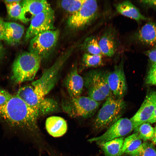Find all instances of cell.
Wrapping results in <instances>:
<instances>
[{
  "mask_svg": "<svg viewBox=\"0 0 156 156\" xmlns=\"http://www.w3.org/2000/svg\"><path fill=\"white\" fill-rule=\"evenodd\" d=\"M156 108V91H149L141 107L134 115L130 119L133 125L134 130L137 131L142 124L148 122Z\"/></svg>",
  "mask_w": 156,
  "mask_h": 156,
  "instance_id": "11",
  "label": "cell"
},
{
  "mask_svg": "<svg viewBox=\"0 0 156 156\" xmlns=\"http://www.w3.org/2000/svg\"><path fill=\"white\" fill-rule=\"evenodd\" d=\"M98 10L96 1L85 0L80 9L69 17L67 22L68 26L76 29L89 25L96 18Z\"/></svg>",
  "mask_w": 156,
  "mask_h": 156,
  "instance_id": "8",
  "label": "cell"
},
{
  "mask_svg": "<svg viewBox=\"0 0 156 156\" xmlns=\"http://www.w3.org/2000/svg\"><path fill=\"white\" fill-rule=\"evenodd\" d=\"M101 103L88 96L70 97L63 102L64 110L72 116L88 118L92 116L99 108Z\"/></svg>",
  "mask_w": 156,
  "mask_h": 156,
  "instance_id": "6",
  "label": "cell"
},
{
  "mask_svg": "<svg viewBox=\"0 0 156 156\" xmlns=\"http://www.w3.org/2000/svg\"><path fill=\"white\" fill-rule=\"evenodd\" d=\"M139 42L150 45L156 44V23L149 22L144 25L135 35Z\"/></svg>",
  "mask_w": 156,
  "mask_h": 156,
  "instance_id": "15",
  "label": "cell"
},
{
  "mask_svg": "<svg viewBox=\"0 0 156 156\" xmlns=\"http://www.w3.org/2000/svg\"><path fill=\"white\" fill-rule=\"evenodd\" d=\"M22 0H4L3 1L5 4H10L16 2L21 3Z\"/></svg>",
  "mask_w": 156,
  "mask_h": 156,
  "instance_id": "39",
  "label": "cell"
},
{
  "mask_svg": "<svg viewBox=\"0 0 156 156\" xmlns=\"http://www.w3.org/2000/svg\"><path fill=\"white\" fill-rule=\"evenodd\" d=\"M101 55H92L85 53L82 58V62L84 67H95L103 65Z\"/></svg>",
  "mask_w": 156,
  "mask_h": 156,
  "instance_id": "26",
  "label": "cell"
},
{
  "mask_svg": "<svg viewBox=\"0 0 156 156\" xmlns=\"http://www.w3.org/2000/svg\"><path fill=\"white\" fill-rule=\"evenodd\" d=\"M108 73L100 70H93L85 74L84 86L88 96L100 102L109 97L111 92L107 79Z\"/></svg>",
  "mask_w": 156,
  "mask_h": 156,
  "instance_id": "5",
  "label": "cell"
},
{
  "mask_svg": "<svg viewBox=\"0 0 156 156\" xmlns=\"http://www.w3.org/2000/svg\"><path fill=\"white\" fill-rule=\"evenodd\" d=\"M140 2L147 6L156 8V0H141Z\"/></svg>",
  "mask_w": 156,
  "mask_h": 156,
  "instance_id": "35",
  "label": "cell"
},
{
  "mask_svg": "<svg viewBox=\"0 0 156 156\" xmlns=\"http://www.w3.org/2000/svg\"><path fill=\"white\" fill-rule=\"evenodd\" d=\"M5 22L0 17V41L4 40L5 32Z\"/></svg>",
  "mask_w": 156,
  "mask_h": 156,
  "instance_id": "34",
  "label": "cell"
},
{
  "mask_svg": "<svg viewBox=\"0 0 156 156\" xmlns=\"http://www.w3.org/2000/svg\"><path fill=\"white\" fill-rule=\"evenodd\" d=\"M60 34L58 30H52L40 33L30 40L29 51L38 56L41 60L51 54L57 43Z\"/></svg>",
  "mask_w": 156,
  "mask_h": 156,
  "instance_id": "7",
  "label": "cell"
},
{
  "mask_svg": "<svg viewBox=\"0 0 156 156\" xmlns=\"http://www.w3.org/2000/svg\"><path fill=\"white\" fill-rule=\"evenodd\" d=\"M21 4L26 18L27 14H29L31 19L41 12L52 9L50 4L44 0H25L22 1Z\"/></svg>",
  "mask_w": 156,
  "mask_h": 156,
  "instance_id": "16",
  "label": "cell"
},
{
  "mask_svg": "<svg viewBox=\"0 0 156 156\" xmlns=\"http://www.w3.org/2000/svg\"><path fill=\"white\" fill-rule=\"evenodd\" d=\"M122 60L118 65L115 66L112 71L108 73L107 77L111 92L116 97L118 98H122L127 90Z\"/></svg>",
  "mask_w": 156,
  "mask_h": 156,
  "instance_id": "12",
  "label": "cell"
},
{
  "mask_svg": "<svg viewBox=\"0 0 156 156\" xmlns=\"http://www.w3.org/2000/svg\"><path fill=\"white\" fill-rule=\"evenodd\" d=\"M85 0H64L61 1V7L66 11L73 14L81 8Z\"/></svg>",
  "mask_w": 156,
  "mask_h": 156,
  "instance_id": "27",
  "label": "cell"
},
{
  "mask_svg": "<svg viewBox=\"0 0 156 156\" xmlns=\"http://www.w3.org/2000/svg\"><path fill=\"white\" fill-rule=\"evenodd\" d=\"M12 96L6 90L0 88V106L5 104L10 100Z\"/></svg>",
  "mask_w": 156,
  "mask_h": 156,
  "instance_id": "32",
  "label": "cell"
},
{
  "mask_svg": "<svg viewBox=\"0 0 156 156\" xmlns=\"http://www.w3.org/2000/svg\"><path fill=\"white\" fill-rule=\"evenodd\" d=\"M38 113L16 95L0 106V119L8 129L16 134L31 133L36 129Z\"/></svg>",
  "mask_w": 156,
  "mask_h": 156,
  "instance_id": "1",
  "label": "cell"
},
{
  "mask_svg": "<svg viewBox=\"0 0 156 156\" xmlns=\"http://www.w3.org/2000/svg\"><path fill=\"white\" fill-rule=\"evenodd\" d=\"M127 155L129 156H156V149L153 143L145 141L136 150Z\"/></svg>",
  "mask_w": 156,
  "mask_h": 156,
  "instance_id": "23",
  "label": "cell"
},
{
  "mask_svg": "<svg viewBox=\"0 0 156 156\" xmlns=\"http://www.w3.org/2000/svg\"><path fill=\"white\" fill-rule=\"evenodd\" d=\"M126 106V103L122 98L111 96L108 97L94 120V129L99 131L109 127L120 118Z\"/></svg>",
  "mask_w": 156,
  "mask_h": 156,
  "instance_id": "3",
  "label": "cell"
},
{
  "mask_svg": "<svg viewBox=\"0 0 156 156\" xmlns=\"http://www.w3.org/2000/svg\"><path fill=\"white\" fill-rule=\"evenodd\" d=\"M41 59L29 51L18 54L13 64L11 79L16 83L33 80L40 68Z\"/></svg>",
  "mask_w": 156,
  "mask_h": 156,
  "instance_id": "2",
  "label": "cell"
},
{
  "mask_svg": "<svg viewBox=\"0 0 156 156\" xmlns=\"http://www.w3.org/2000/svg\"><path fill=\"white\" fill-rule=\"evenodd\" d=\"M142 143V140L138 135L129 144L124 154L127 155L135 150L141 145Z\"/></svg>",
  "mask_w": 156,
  "mask_h": 156,
  "instance_id": "30",
  "label": "cell"
},
{
  "mask_svg": "<svg viewBox=\"0 0 156 156\" xmlns=\"http://www.w3.org/2000/svg\"><path fill=\"white\" fill-rule=\"evenodd\" d=\"M45 126L46 129L51 136H61L66 131L67 125L65 120L58 116H51L47 118Z\"/></svg>",
  "mask_w": 156,
  "mask_h": 156,
  "instance_id": "19",
  "label": "cell"
},
{
  "mask_svg": "<svg viewBox=\"0 0 156 156\" xmlns=\"http://www.w3.org/2000/svg\"><path fill=\"white\" fill-rule=\"evenodd\" d=\"M21 3L5 4L7 13L10 18L26 23L29 21L25 15Z\"/></svg>",
  "mask_w": 156,
  "mask_h": 156,
  "instance_id": "22",
  "label": "cell"
},
{
  "mask_svg": "<svg viewBox=\"0 0 156 156\" xmlns=\"http://www.w3.org/2000/svg\"><path fill=\"white\" fill-rule=\"evenodd\" d=\"M58 108L57 103L54 100L44 98L41 101L39 110V116L45 115L57 111Z\"/></svg>",
  "mask_w": 156,
  "mask_h": 156,
  "instance_id": "25",
  "label": "cell"
},
{
  "mask_svg": "<svg viewBox=\"0 0 156 156\" xmlns=\"http://www.w3.org/2000/svg\"><path fill=\"white\" fill-rule=\"evenodd\" d=\"M54 12L52 9L41 12L33 17L26 31L25 40L31 39L43 32L54 30Z\"/></svg>",
  "mask_w": 156,
  "mask_h": 156,
  "instance_id": "10",
  "label": "cell"
},
{
  "mask_svg": "<svg viewBox=\"0 0 156 156\" xmlns=\"http://www.w3.org/2000/svg\"><path fill=\"white\" fill-rule=\"evenodd\" d=\"M124 137L107 142L101 145L105 156H118L122 147Z\"/></svg>",
  "mask_w": 156,
  "mask_h": 156,
  "instance_id": "21",
  "label": "cell"
},
{
  "mask_svg": "<svg viewBox=\"0 0 156 156\" xmlns=\"http://www.w3.org/2000/svg\"><path fill=\"white\" fill-rule=\"evenodd\" d=\"M16 95L39 114V106L42 99H40L36 94L32 85L25 86L20 88Z\"/></svg>",
  "mask_w": 156,
  "mask_h": 156,
  "instance_id": "17",
  "label": "cell"
},
{
  "mask_svg": "<svg viewBox=\"0 0 156 156\" xmlns=\"http://www.w3.org/2000/svg\"><path fill=\"white\" fill-rule=\"evenodd\" d=\"M64 83L70 97L76 98L81 96L84 86V80L79 74L77 66H74L68 74Z\"/></svg>",
  "mask_w": 156,
  "mask_h": 156,
  "instance_id": "14",
  "label": "cell"
},
{
  "mask_svg": "<svg viewBox=\"0 0 156 156\" xmlns=\"http://www.w3.org/2000/svg\"><path fill=\"white\" fill-rule=\"evenodd\" d=\"M115 7L116 11L120 14L137 21L147 19L141 14L138 9L129 1H125L116 4Z\"/></svg>",
  "mask_w": 156,
  "mask_h": 156,
  "instance_id": "20",
  "label": "cell"
},
{
  "mask_svg": "<svg viewBox=\"0 0 156 156\" xmlns=\"http://www.w3.org/2000/svg\"><path fill=\"white\" fill-rule=\"evenodd\" d=\"M101 135L88 140L90 142H95L100 146L108 141L123 137L131 133L134 127L132 122L127 118H120L112 125Z\"/></svg>",
  "mask_w": 156,
  "mask_h": 156,
  "instance_id": "9",
  "label": "cell"
},
{
  "mask_svg": "<svg viewBox=\"0 0 156 156\" xmlns=\"http://www.w3.org/2000/svg\"><path fill=\"white\" fill-rule=\"evenodd\" d=\"M73 49L62 54L52 66L44 71L39 79L32 83L35 93L41 100L45 97L55 85L60 70Z\"/></svg>",
  "mask_w": 156,
  "mask_h": 156,
  "instance_id": "4",
  "label": "cell"
},
{
  "mask_svg": "<svg viewBox=\"0 0 156 156\" xmlns=\"http://www.w3.org/2000/svg\"><path fill=\"white\" fill-rule=\"evenodd\" d=\"M4 40L9 44H16L20 41L24 31L23 25L12 22H5Z\"/></svg>",
  "mask_w": 156,
  "mask_h": 156,
  "instance_id": "18",
  "label": "cell"
},
{
  "mask_svg": "<svg viewBox=\"0 0 156 156\" xmlns=\"http://www.w3.org/2000/svg\"><path fill=\"white\" fill-rule=\"evenodd\" d=\"M98 42L103 55L108 57L113 56L118 46L115 30L112 27L106 29L103 33Z\"/></svg>",
  "mask_w": 156,
  "mask_h": 156,
  "instance_id": "13",
  "label": "cell"
},
{
  "mask_svg": "<svg viewBox=\"0 0 156 156\" xmlns=\"http://www.w3.org/2000/svg\"><path fill=\"white\" fill-rule=\"evenodd\" d=\"M140 138L144 142L151 140L154 132V129L150 123L147 122L141 125L138 127L137 131Z\"/></svg>",
  "mask_w": 156,
  "mask_h": 156,
  "instance_id": "28",
  "label": "cell"
},
{
  "mask_svg": "<svg viewBox=\"0 0 156 156\" xmlns=\"http://www.w3.org/2000/svg\"><path fill=\"white\" fill-rule=\"evenodd\" d=\"M5 53L3 46L0 41V61L3 57Z\"/></svg>",
  "mask_w": 156,
  "mask_h": 156,
  "instance_id": "36",
  "label": "cell"
},
{
  "mask_svg": "<svg viewBox=\"0 0 156 156\" xmlns=\"http://www.w3.org/2000/svg\"><path fill=\"white\" fill-rule=\"evenodd\" d=\"M83 48L86 53L92 55H103L100 48L98 41L94 36H91L86 39L83 45Z\"/></svg>",
  "mask_w": 156,
  "mask_h": 156,
  "instance_id": "24",
  "label": "cell"
},
{
  "mask_svg": "<svg viewBox=\"0 0 156 156\" xmlns=\"http://www.w3.org/2000/svg\"><path fill=\"white\" fill-rule=\"evenodd\" d=\"M146 83L150 85H156V62L152 63L146 79Z\"/></svg>",
  "mask_w": 156,
  "mask_h": 156,
  "instance_id": "29",
  "label": "cell"
},
{
  "mask_svg": "<svg viewBox=\"0 0 156 156\" xmlns=\"http://www.w3.org/2000/svg\"><path fill=\"white\" fill-rule=\"evenodd\" d=\"M145 53L152 63L156 62V44L152 48L146 51Z\"/></svg>",
  "mask_w": 156,
  "mask_h": 156,
  "instance_id": "33",
  "label": "cell"
},
{
  "mask_svg": "<svg viewBox=\"0 0 156 156\" xmlns=\"http://www.w3.org/2000/svg\"><path fill=\"white\" fill-rule=\"evenodd\" d=\"M148 122L151 123L156 122V108L154 111L152 116Z\"/></svg>",
  "mask_w": 156,
  "mask_h": 156,
  "instance_id": "37",
  "label": "cell"
},
{
  "mask_svg": "<svg viewBox=\"0 0 156 156\" xmlns=\"http://www.w3.org/2000/svg\"><path fill=\"white\" fill-rule=\"evenodd\" d=\"M138 135V132H135V133L127 137L124 139L122 147L118 156H121L124 154L129 144Z\"/></svg>",
  "mask_w": 156,
  "mask_h": 156,
  "instance_id": "31",
  "label": "cell"
},
{
  "mask_svg": "<svg viewBox=\"0 0 156 156\" xmlns=\"http://www.w3.org/2000/svg\"><path fill=\"white\" fill-rule=\"evenodd\" d=\"M154 129V132L153 136L151 139V140L153 143L156 144V126Z\"/></svg>",
  "mask_w": 156,
  "mask_h": 156,
  "instance_id": "38",
  "label": "cell"
}]
</instances>
